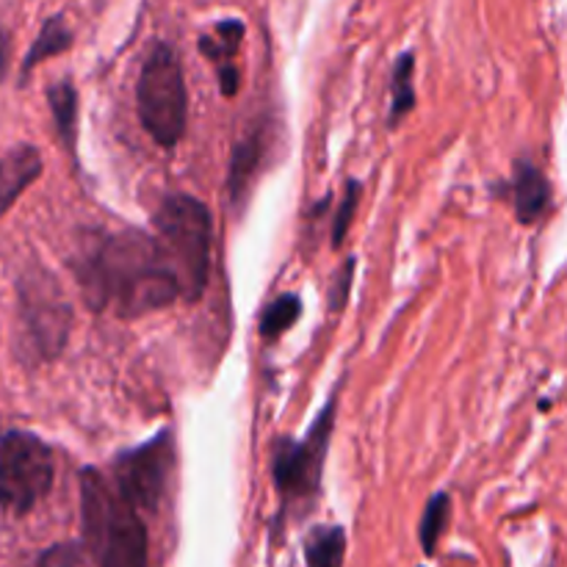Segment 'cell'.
<instances>
[{
    "label": "cell",
    "instance_id": "12",
    "mask_svg": "<svg viewBox=\"0 0 567 567\" xmlns=\"http://www.w3.org/2000/svg\"><path fill=\"white\" fill-rule=\"evenodd\" d=\"M260 155H264V142H260V133H249L233 150L230 161V194L233 203H241L249 192V183L252 175L258 172Z\"/></svg>",
    "mask_w": 567,
    "mask_h": 567
},
{
    "label": "cell",
    "instance_id": "20",
    "mask_svg": "<svg viewBox=\"0 0 567 567\" xmlns=\"http://www.w3.org/2000/svg\"><path fill=\"white\" fill-rule=\"evenodd\" d=\"M83 559V543H55V546L44 548L31 567H78Z\"/></svg>",
    "mask_w": 567,
    "mask_h": 567
},
{
    "label": "cell",
    "instance_id": "1",
    "mask_svg": "<svg viewBox=\"0 0 567 567\" xmlns=\"http://www.w3.org/2000/svg\"><path fill=\"white\" fill-rule=\"evenodd\" d=\"M72 269L92 310L114 308L120 319H138L181 299L175 275L161 258L155 238L136 230L109 236Z\"/></svg>",
    "mask_w": 567,
    "mask_h": 567
},
{
    "label": "cell",
    "instance_id": "18",
    "mask_svg": "<svg viewBox=\"0 0 567 567\" xmlns=\"http://www.w3.org/2000/svg\"><path fill=\"white\" fill-rule=\"evenodd\" d=\"M449 515H452V498H449L446 493L432 496L430 504H426L424 518H421V529H419L421 548H424V554H430V557L435 554L437 543H441L443 532H446Z\"/></svg>",
    "mask_w": 567,
    "mask_h": 567
},
{
    "label": "cell",
    "instance_id": "9",
    "mask_svg": "<svg viewBox=\"0 0 567 567\" xmlns=\"http://www.w3.org/2000/svg\"><path fill=\"white\" fill-rule=\"evenodd\" d=\"M39 175H42V153L31 144H20L0 155V216L9 214L11 205L31 183L39 181Z\"/></svg>",
    "mask_w": 567,
    "mask_h": 567
},
{
    "label": "cell",
    "instance_id": "10",
    "mask_svg": "<svg viewBox=\"0 0 567 567\" xmlns=\"http://www.w3.org/2000/svg\"><path fill=\"white\" fill-rule=\"evenodd\" d=\"M513 199H515V216L520 225H535L548 208L551 199V186H548L546 175L529 161H518L515 164L513 177Z\"/></svg>",
    "mask_w": 567,
    "mask_h": 567
},
{
    "label": "cell",
    "instance_id": "13",
    "mask_svg": "<svg viewBox=\"0 0 567 567\" xmlns=\"http://www.w3.org/2000/svg\"><path fill=\"white\" fill-rule=\"evenodd\" d=\"M48 103L50 114H53L55 133L61 136V142L66 144V150H75V127H78V92L70 81H59L48 89Z\"/></svg>",
    "mask_w": 567,
    "mask_h": 567
},
{
    "label": "cell",
    "instance_id": "8",
    "mask_svg": "<svg viewBox=\"0 0 567 567\" xmlns=\"http://www.w3.org/2000/svg\"><path fill=\"white\" fill-rule=\"evenodd\" d=\"M172 463H175V441H172V430H164L114 460V491L136 513L142 509L153 513L164 498Z\"/></svg>",
    "mask_w": 567,
    "mask_h": 567
},
{
    "label": "cell",
    "instance_id": "15",
    "mask_svg": "<svg viewBox=\"0 0 567 567\" xmlns=\"http://www.w3.org/2000/svg\"><path fill=\"white\" fill-rule=\"evenodd\" d=\"M413 75H415V55L413 53H402L393 64L391 72V120L388 125H399L402 116H408L410 111L415 109V86H413Z\"/></svg>",
    "mask_w": 567,
    "mask_h": 567
},
{
    "label": "cell",
    "instance_id": "21",
    "mask_svg": "<svg viewBox=\"0 0 567 567\" xmlns=\"http://www.w3.org/2000/svg\"><path fill=\"white\" fill-rule=\"evenodd\" d=\"M352 275H354V258L347 260V266L341 269V275H338L336 286H332L330 291V310H341L343 305H347L349 299V286H352Z\"/></svg>",
    "mask_w": 567,
    "mask_h": 567
},
{
    "label": "cell",
    "instance_id": "22",
    "mask_svg": "<svg viewBox=\"0 0 567 567\" xmlns=\"http://www.w3.org/2000/svg\"><path fill=\"white\" fill-rule=\"evenodd\" d=\"M9 66H11V37L9 31L0 28V81H6L9 75Z\"/></svg>",
    "mask_w": 567,
    "mask_h": 567
},
{
    "label": "cell",
    "instance_id": "2",
    "mask_svg": "<svg viewBox=\"0 0 567 567\" xmlns=\"http://www.w3.org/2000/svg\"><path fill=\"white\" fill-rule=\"evenodd\" d=\"M83 551L97 567H147V526L97 468L81 471Z\"/></svg>",
    "mask_w": 567,
    "mask_h": 567
},
{
    "label": "cell",
    "instance_id": "14",
    "mask_svg": "<svg viewBox=\"0 0 567 567\" xmlns=\"http://www.w3.org/2000/svg\"><path fill=\"white\" fill-rule=\"evenodd\" d=\"M347 554V532L341 526H319L305 543L308 567H341Z\"/></svg>",
    "mask_w": 567,
    "mask_h": 567
},
{
    "label": "cell",
    "instance_id": "11",
    "mask_svg": "<svg viewBox=\"0 0 567 567\" xmlns=\"http://www.w3.org/2000/svg\"><path fill=\"white\" fill-rule=\"evenodd\" d=\"M70 48H72V31L66 28L64 17H61V14L48 17V20H44V25H42V31H39L37 42L31 44L25 61H22V81H25L28 72H31L37 64H42L44 59H50V55L66 53Z\"/></svg>",
    "mask_w": 567,
    "mask_h": 567
},
{
    "label": "cell",
    "instance_id": "7",
    "mask_svg": "<svg viewBox=\"0 0 567 567\" xmlns=\"http://www.w3.org/2000/svg\"><path fill=\"white\" fill-rule=\"evenodd\" d=\"M72 330V308L53 282H22L20 286V349L33 363H44L64 352Z\"/></svg>",
    "mask_w": 567,
    "mask_h": 567
},
{
    "label": "cell",
    "instance_id": "19",
    "mask_svg": "<svg viewBox=\"0 0 567 567\" xmlns=\"http://www.w3.org/2000/svg\"><path fill=\"white\" fill-rule=\"evenodd\" d=\"M360 203V181H349L347 183V197H343L341 208H338L336 221H332V247H341L343 238H347L349 227H352L354 210H358Z\"/></svg>",
    "mask_w": 567,
    "mask_h": 567
},
{
    "label": "cell",
    "instance_id": "3",
    "mask_svg": "<svg viewBox=\"0 0 567 567\" xmlns=\"http://www.w3.org/2000/svg\"><path fill=\"white\" fill-rule=\"evenodd\" d=\"M155 244L175 275L181 299L197 302L205 293L210 275V244L214 221L210 210L188 194H172L155 210Z\"/></svg>",
    "mask_w": 567,
    "mask_h": 567
},
{
    "label": "cell",
    "instance_id": "16",
    "mask_svg": "<svg viewBox=\"0 0 567 567\" xmlns=\"http://www.w3.org/2000/svg\"><path fill=\"white\" fill-rule=\"evenodd\" d=\"M241 39H244L241 20H221L216 22L214 37L199 39V50H203L205 59H210L219 70H225V66H236L233 64V55H236Z\"/></svg>",
    "mask_w": 567,
    "mask_h": 567
},
{
    "label": "cell",
    "instance_id": "5",
    "mask_svg": "<svg viewBox=\"0 0 567 567\" xmlns=\"http://www.w3.org/2000/svg\"><path fill=\"white\" fill-rule=\"evenodd\" d=\"M55 480L53 449L33 432L11 430L0 435V507L9 515L31 513Z\"/></svg>",
    "mask_w": 567,
    "mask_h": 567
},
{
    "label": "cell",
    "instance_id": "6",
    "mask_svg": "<svg viewBox=\"0 0 567 567\" xmlns=\"http://www.w3.org/2000/svg\"><path fill=\"white\" fill-rule=\"evenodd\" d=\"M332 426H336V399L321 410L305 441H293V437L277 441L275 457H271V476H275L277 493L288 504L308 502L319 493Z\"/></svg>",
    "mask_w": 567,
    "mask_h": 567
},
{
    "label": "cell",
    "instance_id": "4",
    "mask_svg": "<svg viewBox=\"0 0 567 567\" xmlns=\"http://www.w3.org/2000/svg\"><path fill=\"white\" fill-rule=\"evenodd\" d=\"M138 120L158 147L175 150L186 136L188 92L175 50L155 42L144 59L136 83Z\"/></svg>",
    "mask_w": 567,
    "mask_h": 567
},
{
    "label": "cell",
    "instance_id": "17",
    "mask_svg": "<svg viewBox=\"0 0 567 567\" xmlns=\"http://www.w3.org/2000/svg\"><path fill=\"white\" fill-rule=\"evenodd\" d=\"M299 316H302V302H299L297 293H280L260 316V336L269 338V341L282 336V332L297 324Z\"/></svg>",
    "mask_w": 567,
    "mask_h": 567
}]
</instances>
